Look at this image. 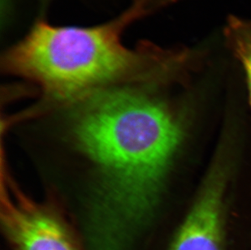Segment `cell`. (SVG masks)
<instances>
[{
	"label": "cell",
	"instance_id": "6da1fadb",
	"mask_svg": "<svg viewBox=\"0 0 251 250\" xmlns=\"http://www.w3.org/2000/svg\"><path fill=\"white\" fill-rule=\"evenodd\" d=\"M151 83L91 93L77 100L72 120L77 147L101 178L99 213L114 225L151 212L182 137L177 119L148 90Z\"/></svg>",
	"mask_w": 251,
	"mask_h": 250
},
{
	"label": "cell",
	"instance_id": "7a4b0ae2",
	"mask_svg": "<svg viewBox=\"0 0 251 250\" xmlns=\"http://www.w3.org/2000/svg\"><path fill=\"white\" fill-rule=\"evenodd\" d=\"M138 20L130 7L96 25H55L40 17L2 53V69L63 101L115 85L167 80L185 71L191 60L189 48L125 44V31Z\"/></svg>",
	"mask_w": 251,
	"mask_h": 250
},
{
	"label": "cell",
	"instance_id": "3957f363",
	"mask_svg": "<svg viewBox=\"0 0 251 250\" xmlns=\"http://www.w3.org/2000/svg\"><path fill=\"white\" fill-rule=\"evenodd\" d=\"M229 174L227 158L220 153L166 250H251V236H237L225 212Z\"/></svg>",
	"mask_w": 251,
	"mask_h": 250
},
{
	"label": "cell",
	"instance_id": "277c9868",
	"mask_svg": "<svg viewBox=\"0 0 251 250\" xmlns=\"http://www.w3.org/2000/svg\"><path fill=\"white\" fill-rule=\"evenodd\" d=\"M1 225L14 250H81L59 214L23 194L2 173Z\"/></svg>",
	"mask_w": 251,
	"mask_h": 250
},
{
	"label": "cell",
	"instance_id": "5b68a950",
	"mask_svg": "<svg viewBox=\"0 0 251 250\" xmlns=\"http://www.w3.org/2000/svg\"><path fill=\"white\" fill-rule=\"evenodd\" d=\"M228 50L244 70L251 105V19L229 17L224 29Z\"/></svg>",
	"mask_w": 251,
	"mask_h": 250
},
{
	"label": "cell",
	"instance_id": "8992f818",
	"mask_svg": "<svg viewBox=\"0 0 251 250\" xmlns=\"http://www.w3.org/2000/svg\"><path fill=\"white\" fill-rule=\"evenodd\" d=\"M178 1L180 0H131L130 6L143 18Z\"/></svg>",
	"mask_w": 251,
	"mask_h": 250
},
{
	"label": "cell",
	"instance_id": "52a82bcc",
	"mask_svg": "<svg viewBox=\"0 0 251 250\" xmlns=\"http://www.w3.org/2000/svg\"><path fill=\"white\" fill-rule=\"evenodd\" d=\"M53 0H38V3L40 4L41 11L43 13L45 12V10L48 8V6L52 2Z\"/></svg>",
	"mask_w": 251,
	"mask_h": 250
}]
</instances>
